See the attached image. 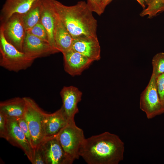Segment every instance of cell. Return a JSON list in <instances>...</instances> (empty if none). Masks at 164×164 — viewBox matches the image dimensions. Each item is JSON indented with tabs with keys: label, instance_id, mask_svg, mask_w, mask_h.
I'll use <instances>...</instances> for the list:
<instances>
[{
	"label": "cell",
	"instance_id": "cell-17",
	"mask_svg": "<svg viewBox=\"0 0 164 164\" xmlns=\"http://www.w3.org/2000/svg\"><path fill=\"white\" fill-rule=\"evenodd\" d=\"M55 12L54 39L57 49L63 53L72 49L73 39Z\"/></svg>",
	"mask_w": 164,
	"mask_h": 164
},
{
	"label": "cell",
	"instance_id": "cell-10",
	"mask_svg": "<svg viewBox=\"0 0 164 164\" xmlns=\"http://www.w3.org/2000/svg\"><path fill=\"white\" fill-rule=\"evenodd\" d=\"M44 155L46 164H71L56 135L46 137L39 146Z\"/></svg>",
	"mask_w": 164,
	"mask_h": 164
},
{
	"label": "cell",
	"instance_id": "cell-27",
	"mask_svg": "<svg viewBox=\"0 0 164 164\" xmlns=\"http://www.w3.org/2000/svg\"><path fill=\"white\" fill-rule=\"evenodd\" d=\"M7 124V118L0 112V137L5 138Z\"/></svg>",
	"mask_w": 164,
	"mask_h": 164
},
{
	"label": "cell",
	"instance_id": "cell-3",
	"mask_svg": "<svg viewBox=\"0 0 164 164\" xmlns=\"http://www.w3.org/2000/svg\"><path fill=\"white\" fill-rule=\"evenodd\" d=\"M0 65L10 71L18 72L31 66L35 60L17 50L6 39L2 25L0 28Z\"/></svg>",
	"mask_w": 164,
	"mask_h": 164
},
{
	"label": "cell",
	"instance_id": "cell-25",
	"mask_svg": "<svg viewBox=\"0 0 164 164\" xmlns=\"http://www.w3.org/2000/svg\"><path fill=\"white\" fill-rule=\"evenodd\" d=\"M33 164H46L43 152L39 146L35 149Z\"/></svg>",
	"mask_w": 164,
	"mask_h": 164
},
{
	"label": "cell",
	"instance_id": "cell-22",
	"mask_svg": "<svg viewBox=\"0 0 164 164\" xmlns=\"http://www.w3.org/2000/svg\"><path fill=\"white\" fill-rule=\"evenodd\" d=\"M26 32L49 42L47 31L40 21Z\"/></svg>",
	"mask_w": 164,
	"mask_h": 164
},
{
	"label": "cell",
	"instance_id": "cell-7",
	"mask_svg": "<svg viewBox=\"0 0 164 164\" xmlns=\"http://www.w3.org/2000/svg\"><path fill=\"white\" fill-rule=\"evenodd\" d=\"M1 24L3 26L4 34L6 40L22 52V45L26 31L22 15L14 14Z\"/></svg>",
	"mask_w": 164,
	"mask_h": 164
},
{
	"label": "cell",
	"instance_id": "cell-15",
	"mask_svg": "<svg viewBox=\"0 0 164 164\" xmlns=\"http://www.w3.org/2000/svg\"><path fill=\"white\" fill-rule=\"evenodd\" d=\"M68 121L62 107L53 113H45L43 121L45 137L57 135Z\"/></svg>",
	"mask_w": 164,
	"mask_h": 164
},
{
	"label": "cell",
	"instance_id": "cell-18",
	"mask_svg": "<svg viewBox=\"0 0 164 164\" xmlns=\"http://www.w3.org/2000/svg\"><path fill=\"white\" fill-rule=\"evenodd\" d=\"M24 97H17L0 103V112L7 118L15 119L23 117L25 109Z\"/></svg>",
	"mask_w": 164,
	"mask_h": 164
},
{
	"label": "cell",
	"instance_id": "cell-24",
	"mask_svg": "<svg viewBox=\"0 0 164 164\" xmlns=\"http://www.w3.org/2000/svg\"><path fill=\"white\" fill-rule=\"evenodd\" d=\"M16 120L25 135L26 138L32 147L30 132L27 122L24 117L17 119Z\"/></svg>",
	"mask_w": 164,
	"mask_h": 164
},
{
	"label": "cell",
	"instance_id": "cell-12",
	"mask_svg": "<svg viewBox=\"0 0 164 164\" xmlns=\"http://www.w3.org/2000/svg\"><path fill=\"white\" fill-rule=\"evenodd\" d=\"M62 53L64 70L72 76L81 74L93 62L82 54L72 49Z\"/></svg>",
	"mask_w": 164,
	"mask_h": 164
},
{
	"label": "cell",
	"instance_id": "cell-16",
	"mask_svg": "<svg viewBox=\"0 0 164 164\" xmlns=\"http://www.w3.org/2000/svg\"><path fill=\"white\" fill-rule=\"evenodd\" d=\"M39 0H6L1 10L0 20L2 23L5 22L14 14H25Z\"/></svg>",
	"mask_w": 164,
	"mask_h": 164
},
{
	"label": "cell",
	"instance_id": "cell-8",
	"mask_svg": "<svg viewBox=\"0 0 164 164\" xmlns=\"http://www.w3.org/2000/svg\"><path fill=\"white\" fill-rule=\"evenodd\" d=\"M4 139L13 145L21 149L29 160L32 163L35 150L27 140L16 119L7 118Z\"/></svg>",
	"mask_w": 164,
	"mask_h": 164
},
{
	"label": "cell",
	"instance_id": "cell-20",
	"mask_svg": "<svg viewBox=\"0 0 164 164\" xmlns=\"http://www.w3.org/2000/svg\"><path fill=\"white\" fill-rule=\"evenodd\" d=\"M164 11V0H152L145 9L140 13L141 16L148 15L151 18L159 12Z\"/></svg>",
	"mask_w": 164,
	"mask_h": 164
},
{
	"label": "cell",
	"instance_id": "cell-6",
	"mask_svg": "<svg viewBox=\"0 0 164 164\" xmlns=\"http://www.w3.org/2000/svg\"><path fill=\"white\" fill-rule=\"evenodd\" d=\"M156 78L152 74L147 86L140 94L139 108L148 119H151L164 113V106L158 93Z\"/></svg>",
	"mask_w": 164,
	"mask_h": 164
},
{
	"label": "cell",
	"instance_id": "cell-5",
	"mask_svg": "<svg viewBox=\"0 0 164 164\" xmlns=\"http://www.w3.org/2000/svg\"><path fill=\"white\" fill-rule=\"evenodd\" d=\"M25 109L24 118L29 130L32 148L38 147L45 138L43 127V118L46 112L35 101L29 97H24Z\"/></svg>",
	"mask_w": 164,
	"mask_h": 164
},
{
	"label": "cell",
	"instance_id": "cell-14",
	"mask_svg": "<svg viewBox=\"0 0 164 164\" xmlns=\"http://www.w3.org/2000/svg\"><path fill=\"white\" fill-rule=\"evenodd\" d=\"M41 2L42 8L40 22L47 31L49 43L52 47L58 50L54 36L56 12L53 4L52 0H41Z\"/></svg>",
	"mask_w": 164,
	"mask_h": 164
},
{
	"label": "cell",
	"instance_id": "cell-11",
	"mask_svg": "<svg viewBox=\"0 0 164 164\" xmlns=\"http://www.w3.org/2000/svg\"><path fill=\"white\" fill-rule=\"evenodd\" d=\"M65 115L69 121L74 120L75 115L79 112L77 104L81 100L82 92L73 86L64 87L60 93Z\"/></svg>",
	"mask_w": 164,
	"mask_h": 164
},
{
	"label": "cell",
	"instance_id": "cell-9",
	"mask_svg": "<svg viewBox=\"0 0 164 164\" xmlns=\"http://www.w3.org/2000/svg\"><path fill=\"white\" fill-rule=\"evenodd\" d=\"M22 52L35 60L59 52L52 47L49 42L26 32L23 42Z\"/></svg>",
	"mask_w": 164,
	"mask_h": 164
},
{
	"label": "cell",
	"instance_id": "cell-1",
	"mask_svg": "<svg viewBox=\"0 0 164 164\" xmlns=\"http://www.w3.org/2000/svg\"><path fill=\"white\" fill-rule=\"evenodd\" d=\"M124 144L108 132L85 138L80 156L88 164H118L124 159Z\"/></svg>",
	"mask_w": 164,
	"mask_h": 164
},
{
	"label": "cell",
	"instance_id": "cell-13",
	"mask_svg": "<svg viewBox=\"0 0 164 164\" xmlns=\"http://www.w3.org/2000/svg\"><path fill=\"white\" fill-rule=\"evenodd\" d=\"M72 49L93 61L101 58V47L97 38L82 36L73 39Z\"/></svg>",
	"mask_w": 164,
	"mask_h": 164
},
{
	"label": "cell",
	"instance_id": "cell-21",
	"mask_svg": "<svg viewBox=\"0 0 164 164\" xmlns=\"http://www.w3.org/2000/svg\"><path fill=\"white\" fill-rule=\"evenodd\" d=\"M152 75L156 78L159 75L164 73V53H157L152 60Z\"/></svg>",
	"mask_w": 164,
	"mask_h": 164
},
{
	"label": "cell",
	"instance_id": "cell-4",
	"mask_svg": "<svg viewBox=\"0 0 164 164\" xmlns=\"http://www.w3.org/2000/svg\"><path fill=\"white\" fill-rule=\"evenodd\" d=\"M56 136L65 154L73 162L79 158L80 150L86 138L83 131L76 125L74 120L69 121Z\"/></svg>",
	"mask_w": 164,
	"mask_h": 164
},
{
	"label": "cell",
	"instance_id": "cell-23",
	"mask_svg": "<svg viewBox=\"0 0 164 164\" xmlns=\"http://www.w3.org/2000/svg\"><path fill=\"white\" fill-rule=\"evenodd\" d=\"M156 85L160 100L164 106V73L157 77Z\"/></svg>",
	"mask_w": 164,
	"mask_h": 164
},
{
	"label": "cell",
	"instance_id": "cell-28",
	"mask_svg": "<svg viewBox=\"0 0 164 164\" xmlns=\"http://www.w3.org/2000/svg\"><path fill=\"white\" fill-rule=\"evenodd\" d=\"M112 0H98L102 7L104 9L107 5Z\"/></svg>",
	"mask_w": 164,
	"mask_h": 164
},
{
	"label": "cell",
	"instance_id": "cell-26",
	"mask_svg": "<svg viewBox=\"0 0 164 164\" xmlns=\"http://www.w3.org/2000/svg\"><path fill=\"white\" fill-rule=\"evenodd\" d=\"M87 3L92 11L99 15H101L104 9L102 7L98 0H87Z\"/></svg>",
	"mask_w": 164,
	"mask_h": 164
},
{
	"label": "cell",
	"instance_id": "cell-2",
	"mask_svg": "<svg viewBox=\"0 0 164 164\" xmlns=\"http://www.w3.org/2000/svg\"><path fill=\"white\" fill-rule=\"evenodd\" d=\"M55 11L73 39L82 36L97 38V22L87 3L68 6L52 0Z\"/></svg>",
	"mask_w": 164,
	"mask_h": 164
},
{
	"label": "cell",
	"instance_id": "cell-19",
	"mask_svg": "<svg viewBox=\"0 0 164 164\" xmlns=\"http://www.w3.org/2000/svg\"><path fill=\"white\" fill-rule=\"evenodd\" d=\"M42 8L41 0H40L36 2L27 12L22 15L26 31L40 21Z\"/></svg>",
	"mask_w": 164,
	"mask_h": 164
},
{
	"label": "cell",
	"instance_id": "cell-29",
	"mask_svg": "<svg viewBox=\"0 0 164 164\" xmlns=\"http://www.w3.org/2000/svg\"><path fill=\"white\" fill-rule=\"evenodd\" d=\"M143 8L146 5H148L152 0H136Z\"/></svg>",
	"mask_w": 164,
	"mask_h": 164
}]
</instances>
